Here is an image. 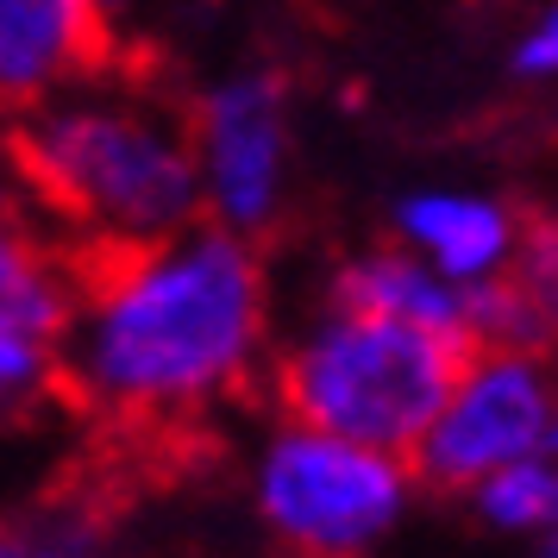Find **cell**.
Segmentation results:
<instances>
[{
  "mask_svg": "<svg viewBox=\"0 0 558 558\" xmlns=\"http://www.w3.org/2000/svg\"><path fill=\"white\" fill-rule=\"evenodd\" d=\"M76 277L70 402L107 421H182L257 371L270 289L245 232L195 220L151 245H88Z\"/></svg>",
  "mask_w": 558,
  "mask_h": 558,
  "instance_id": "cell-1",
  "label": "cell"
},
{
  "mask_svg": "<svg viewBox=\"0 0 558 558\" xmlns=\"http://www.w3.org/2000/svg\"><path fill=\"white\" fill-rule=\"evenodd\" d=\"M13 163L88 245H151L207 220L195 126L132 95H51L13 126Z\"/></svg>",
  "mask_w": 558,
  "mask_h": 558,
  "instance_id": "cell-2",
  "label": "cell"
},
{
  "mask_svg": "<svg viewBox=\"0 0 558 558\" xmlns=\"http://www.w3.org/2000/svg\"><path fill=\"white\" fill-rule=\"evenodd\" d=\"M464 357H471V339L389 320V314L332 307L277 364V396L289 421L414 458L421 433L452 396Z\"/></svg>",
  "mask_w": 558,
  "mask_h": 558,
  "instance_id": "cell-3",
  "label": "cell"
},
{
  "mask_svg": "<svg viewBox=\"0 0 558 558\" xmlns=\"http://www.w3.org/2000/svg\"><path fill=\"white\" fill-rule=\"evenodd\" d=\"M414 477L421 471L408 452L289 421L257 458V514L295 553L352 558L389 539V527L408 514Z\"/></svg>",
  "mask_w": 558,
  "mask_h": 558,
  "instance_id": "cell-4",
  "label": "cell"
},
{
  "mask_svg": "<svg viewBox=\"0 0 558 558\" xmlns=\"http://www.w3.org/2000/svg\"><path fill=\"white\" fill-rule=\"evenodd\" d=\"M558 377L533 345H471L446 408L414 446V471L433 489H477L489 471L546 452Z\"/></svg>",
  "mask_w": 558,
  "mask_h": 558,
  "instance_id": "cell-5",
  "label": "cell"
},
{
  "mask_svg": "<svg viewBox=\"0 0 558 558\" xmlns=\"http://www.w3.org/2000/svg\"><path fill=\"white\" fill-rule=\"evenodd\" d=\"M195 157H202L207 220L245 232H270L289 195V88L277 70H239L214 82L195 107Z\"/></svg>",
  "mask_w": 558,
  "mask_h": 558,
  "instance_id": "cell-6",
  "label": "cell"
},
{
  "mask_svg": "<svg viewBox=\"0 0 558 558\" xmlns=\"http://www.w3.org/2000/svg\"><path fill=\"white\" fill-rule=\"evenodd\" d=\"M82 277L57 264L38 239L7 232L0 245V396L7 408H32L63 389V352L76 327Z\"/></svg>",
  "mask_w": 558,
  "mask_h": 558,
  "instance_id": "cell-7",
  "label": "cell"
},
{
  "mask_svg": "<svg viewBox=\"0 0 558 558\" xmlns=\"http://www.w3.org/2000/svg\"><path fill=\"white\" fill-rule=\"evenodd\" d=\"M107 70L101 0H0V88L13 107Z\"/></svg>",
  "mask_w": 558,
  "mask_h": 558,
  "instance_id": "cell-8",
  "label": "cell"
},
{
  "mask_svg": "<svg viewBox=\"0 0 558 558\" xmlns=\"http://www.w3.org/2000/svg\"><path fill=\"white\" fill-rule=\"evenodd\" d=\"M521 220L489 195H464V189H421L396 202V239L408 252L439 264L452 282H489L502 277L514 252H521Z\"/></svg>",
  "mask_w": 558,
  "mask_h": 558,
  "instance_id": "cell-9",
  "label": "cell"
},
{
  "mask_svg": "<svg viewBox=\"0 0 558 558\" xmlns=\"http://www.w3.org/2000/svg\"><path fill=\"white\" fill-rule=\"evenodd\" d=\"M332 307H357V314H389V320H414V327L471 339V289L452 282L439 264L421 252H364L339 264L332 277Z\"/></svg>",
  "mask_w": 558,
  "mask_h": 558,
  "instance_id": "cell-10",
  "label": "cell"
},
{
  "mask_svg": "<svg viewBox=\"0 0 558 558\" xmlns=\"http://www.w3.org/2000/svg\"><path fill=\"white\" fill-rule=\"evenodd\" d=\"M471 502L496 533H546L558 546V452H527L489 471L471 489Z\"/></svg>",
  "mask_w": 558,
  "mask_h": 558,
  "instance_id": "cell-11",
  "label": "cell"
},
{
  "mask_svg": "<svg viewBox=\"0 0 558 558\" xmlns=\"http://www.w3.org/2000/svg\"><path fill=\"white\" fill-rule=\"evenodd\" d=\"M508 277H514V289L539 307V320L558 332V227L553 220H533V227L521 232V252L508 264Z\"/></svg>",
  "mask_w": 558,
  "mask_h": 558,
  "instance_id": "cell-12",
  "label": "cell"
},
{
  "mask_svg": "<svg viewBox=\"0 0 558 558\" xmlns=\"http://www.w3.org/2000/svg\"><path fill=\"white\" fill-rule=\"evenodd\" d=\"M514 76H527V82L558 76V0L527 26V38L514 45Z\"/></svg>",
  "mask_w": 558,
  "mask_h": 558,
  "instance_id": "cell-13",
  "label": "cell"
},
{
  "mask_svg": "<svg viewBox=\"0 0 558 558\" xmlns=\"http://www.w3.org/2000/svg\"><path fill=\"white\" fill-rule=\"evenodd\" d=\"M546 452H558V402H553V439H546Z\"/></svg>",
  "mask_w": 558,
  "mask_h": 558,
  "instance_id": "cell-14",
  "label": "cell"
}]
</instances>
